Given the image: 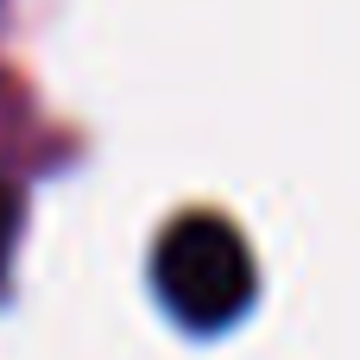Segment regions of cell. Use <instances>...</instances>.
I'll return each instance as SVG.
<instances>
[{
	"label": "cell",
	"instance_id": "obj_1",
	"mask_svg": "<svg viewBox=\"0 0 360 360\" xmlns=\"http://www.w3.org/2000/svg\"><path fill=\"white\" fill-rule=\"evenodd\" d=\"M152 285L177 323L228 329L253 304V253L221 215H184L152 253Z\"/></svg>",
	"mask_w": 360,
	"mask_h": 360
},
{
	"label": "cell",
	"instance_id": "obj_2",
	"mask_svg": "<svg viewBox=\"0 0 360 360\" xmlns=\"http://www.w3.org/2000/svg\"><path fill=\"white\" fill-rule=\"evenodd\" d=\"M13 234H19V202L0 184V285H6V259H13Z\"/></svg>",
	"mask_w": 360,
	"mask_h": 360
}]
</instances>
